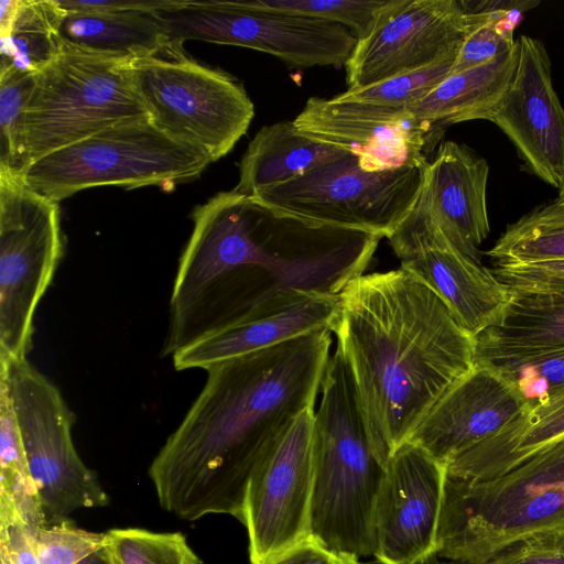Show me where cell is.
<instances>
[{"label": "cell", "mask_w": 564, "mask_h": 564, "mask_svg": "<svg viewBox=\"0 0 564 564\" xmlns=\"http://www.w3.org/2000/svg\"><path fill=\"white\" fill-rule=\"evenodd\" d=\"M105 546L117 564H202L181 532L111 529Z\"/></svg>", "instance_id": "836d02e7"}, {"label": "cell", "mask_w": 564, "mask_h": 564, "mask_svg": "<svg viewBox=\"0 0 564 564\" xmlns=\"http://www.w3.org/2000/svg\"><path fill=\"white\" fill-rule=\"evenodd\" d=\"M561 347L564 291L514 292L499 323L476 337V361Z\"/></svg>", "instance_id": "d4e9b609"}, {"label": "cell", "mask_w": 564, "mask_h": 564, "mask_svg": "<svg viewBox=\"0 0 564 564\" xmlns=\"http://www.w3.org/2000/svg\"><path fill=\"white\" fill-rule=\"evenodd\" d=\"M1 564H13L10 558L2 552H0Z\"/></svg>", "instance_id": "f6af8a7d"}, {"label": "cell", "mask_w": 564, "mask_h": 564, "mask_svg": "<svg viewBox=\"0 0 564 564\" xmlns=\"http://www.w3.org/2000/svg\"><path fill=\"white\" fill-rule=\"evenodd\" d=\"M519 45L496 58L451 73L422 100L408 107L420 121L445 126L470 120H489L513 78Z\"/></svg>", "instance_id": "603a6c76"}, {"label": "cell", "mask_w": 564, "mask_h": 564, "mask_svg": "<svg viewBox=\"0 0 564 564\" xmlns=\"http://www.w3.org/2000/svg\"><path fill=\"white\" fill-rule=\"evenodd\" d=\"M440 562H441V560L438 558V556L436 554H433V555L420 561L416 564H440Z\"/></svg>", "instance_id": "7bdbcfd3"}, {"label": "cell", "mask_w": 564, "mask_h": 564, "mask_svg": "<svg viewBox=\"0 0 564 564\" xmlns=\"http://www.w3.org/2000/svg\"><path fill=\"white\" fill-rule=\"evenodd\" d=\"M468 29L457 0H393L345 65L348 89H361L457 55Z\"/></svg>", "instance_id": "5bb4252c"}, {"label": "cell", "mask_w": 564, "mask_h": 564, "mask_svg": "<svg viewBox=\"0 0 564 564\" xmlns=\"http://www.w3.org/2000/svg\"><path fill=\"white\" fill-rule=\"evenodd\" d=\"M162 355L239 322L290 289L339 295L364 274L381 236L311 220L232 191L193 212Z\"/></svg>", "instance_id": "6da1fadb"}, {"label": "cell", "mask_w": 564, "mask_h": 564, "mask_svg": "<svg viewBox=\"0 0 564 564\" xmlns=\"http://www.w3.org/2000/svg\"><path fill=\"white\" fill-rule=\"evenodd\" d=\"M293 122L303 134L358 156L368 172L429 164L431 126L408 108L311 97Z\"/></svg>", "instance_id": "ac0fdd59"}, {"label": "cell", "mask_w": 564, "mask_h": 564, "mask_svg": "<svg viewBox=\"0 0 564 564\" xmlns=\"http://www.w3.org/2000/svg\"><path fill=\"white\" fill-rule=\"evenodd\" d=\"M66 11L57 0L0 1V73L36 74L57 54Z\"/></svg>", "instance_id": "484cf974"}, {"label": "cell", "mask_w": 564, "mask_h": 564, "mask_svg": "<svg viewBox=\"0 0 564 564\" xmlns=\"http://www.w3.org/2000/svg\"><path fill=\"white\" fill-rule=\"evenodd\" d=\"M0 380L12 400L45 524L68 520L78 509L107 506L96 473L75 448V416L58 388L28 359H0Z\"/></svg>", "instance_id": "9c48e42d"}, {"label": "cell", "mask_w": 564, "mask_h": 564, "mask_svg": "<svg viewBox=\"0 0 564 564\" xmlns=\"http://www.w3.org/2000/svg\"><path fill=\"white\" fill-rule=\"evenodd\" d=\"M241 6L338 23L366 39L393 0H247Z\"/></svg>", "instance_id": "1f68e13d"}, {"label": "cell", "mask_w": 564, "mask_h": 564, "mask_svg": "<svg viewBox=\"0 0 564 564\" xmlns=\"http://www.w3.org/2000/svg\"><path fill=\"white\" fill-rule=\"evenodd\" d=\"M457 55L361 89L346 90L333 97V99L337 101H357L384 107L408 108L422 100L451 75Z\"/></svg>", "instance_id": "e575fe53"}, {"label": "cell", "mask_w": 564, "mask_h": 564, "mask_svg": "<svg viewBox=\"0 0 564 564\" xmlns=\"http://www.w3.org/2000/svg\"><path fill=\"white\" fill-rule=\"evenodd\" d=\"M427 165L368 172L346 153L251 196L311 220L388 238L415 205Z\"/></svg>", "instance_id": "8fae6325"}, {"label": "cell", "mask_w": 564, "mask_h": 564, "mask_svg": "<svg viewBox=\"0 0 564 564\" xmlns=\"http://www.w3.org/2000/svg\"><path fill=\"white\" fill-rule=\"evenodd\" d=\"M78 564H117L106 546L93 553Z\"/></svg>", "instance_id": "b9f144b4"}, {"label": "cell", "mask_w": 564, "mask_h": 564, "mask_svg": "<svg viewBox=\"0 0 564 564\" xmlns=\"http://www.w3.org/2000/svg\"><path fill=\"white\" fill-rule=\"evenodd\" d=\"M527 408L509 380L476 362L433 405L409 441L446 467L453 457L501 431Z\"/></svg>", "instance_id": "d6986e66"}, {"label": "cell", "mask_w": 564, "mask_h": 564, "mask_svg": "<svg viewBox=\"0 0 564 564\" xmlns=\"http://www.w3.org/2000/svg\"><path fill=\"white\" fill-rule=\"evenodd\" d=\"M495 265L564 260V205H541L510 224L487 252Z\"/></svg>", "instance_id": "f1b7e54d"}, {"label": "cell", "mask_w": 564, "mask_h": 564, "mask_svg": "<svg viewBox=\"0 0 564 564\" xmlns=\"http://www.w3.org/2000/svg\"><path fill=\"white\" fill-rule=\"evenodd\" d=\"M105 543L106 533L77 528L69 520L44 524L35 534L39 564H78Z\"/></svg>", "instance_id": "d590c367"}, {"label": "cell", "mask_w": 564, "mask_h": 564, "mask_svg": "<svg viewBox=\"0 0 564 564\" xmlns=\"http://www.w3.org/2000/svg\"><path fill=\"white\" fill-rule=\"evenodd\" d=\"M260 564H359L357 557L336 552L315 538L307 539Z\"/></svg>", "instance_id": "f35d334b"}, {"label": "cell", "mask_w": 564, "mask_h": 564, "mask_svg": "<svg viewBox=\"0 0 564 564\" xmlns=\"http://www.w3.org/2000/svg\"><path fill=\"white\" fill-rule=\"evenodd\" d=\"M209 158L173 140L150 118L121 123L32 162L22 181L55 202L79 191L119 186L166 188L197 178Z\"/></svg>", "instance_id": "52a82bcc"}, {"label": "cell", "mask_w": 564, "mask_h": 564, "mask_svg": "<svg viewBox=\"0 0 564 564\" xmlns=\"http://www.w3.org/2000/svg\"><path fill=\"white\" fill-rule=\"evenodd\" d=\"M330 330L312 332L217 364L149 468L160 506L187 521L230 514L243 522L258 460L315 406L330 358Z\"/></svg>", "instance_id": "7a4b0ae2"}, {"label": "cell", "mask_w": 564, "mask_h": 564, "mask_svg": "<svg viewBox=\"0 0 564 564\" xmlns=\"http://www.w3.org/2000/svg\"><path fill=\"white\" fill-rule=\"evenodd\" d=\"M330 332L383 467L476 364V338L431 288L401 268L350 281Z\"/></svg>", "instance_id": "3957f363"}, {"label": "cell", "mask_w": 564, "mask_h": 564, "mask_svg": "<svg viewBox=\"0 0 564 564\" xmlns=\"http://www.w3.org/2000/svg\"><path fill=\"white\" fill-rule=\"evenodd\" d=\"M63 250L58 203L0 174V359H26Z\"/></svg>", "instance_id": "30bf717a"}, {"label": "cell", "mask_w": 564, "mask_h": 564, "mask_svg": "<svg viewBox=\"0 0 564 564\" xmlns=\"http://www.w3.org/2000/svg\"><path fill=\"white\" fill-rule=\"evenodd\" d=\"M66 12L101 13L150 11L158 12L178 6L182 0H57Z\"/></svg>", "instance_id": "60d3db41"}, {"label": "cell", "mask_w": 564, "mask_h": 564, "mask_svg": "<svg viewBox=\"0 0 564 564\" xmlns=\"http://www.w3.org/2000/svg\"><path fill=\"white\" fill-rule=\"evenodd\" d=\"M540 533L564 535V437L489 479L446 475L440 560L480 564L506 545Z\"/></svg>", "instance_id": "5b68a950"}, {"label": "cell", "mask_w": 564, "mask_h": 564, "mask_svg": "<svg viewBox=\"0 0 564 564\" xmlns=\"http://www.w3.org/2000/svg\"><path fill=\"white\" fill-rule=\"evenodd\" d=\"M65 41L104 54L134 59L165 53L175 45L156 12H66Z\"/></svg>", "instance_id": "4316f807"}, {"label": "cell", "mask_w": 564, "mask_h": 564, "mask_svg": "<svg viewBox=\"0 0 564 564\" xmlns=\"http://www.w3.org/2000/svg\"><path fill=\"white\" fill-rule=\"evenodd\" d=\"M564 437V389L528 408L495 435L459 453L446 464V475L485 480L503 474Z\"/></svg>", "instance_id": "7402d4cb"}, {"label": "cell", "mask_w": 564, "mask_h": 564, "mask_svg": "<svg viewBox=\"0 0 564 564\" xmlns=\"http://www.w3.org/2000/svg\"><path fill=\"white\" fill-rule=\"evenodd\" d=\"M476 362L495 368L517 388L528 405L538 404L564 389V347Z\"/></svg>", "instance_id": "d6a6232c"}, {"label": "cell", "mask_w": 564, "mask_h": 564, "mask_svg": "<svg viewBox=\"0 0 564 564\" xmlns=\"http://www.w3.org/2000/svg\"><path fill=\"white\" fill-rule=\"evenodd\" d=\"M492 272L518 293L564 291V260L500 264Z\"/></svg>", "instance_id": "8d00e7d4"}, {"label": "cell", "mask_w": 564, "mask_h": 564, "mask_svg": "<svg viewBox=\"0 0 564 564\" xmlns=\"http://www.w3.org/2000/svg\"><path fill=\"white\" fill-rule=\"evenodd\" d=\"M156 14L177 46L188 40L242 46L301 67L346 65L358 42L341 24L251 9L238 1L182 0Z\"/></svg>", "instance_id": "7c38bea8"}, {"label": "cell", "mask_w": 564, "mask_h": 564, "mask_svg": "<svg viewBox=\"0 0 564 564\" xmlns=\"http://www.w3.org/2000/svg\"><path fill=\"white\" fill-rule=\"evenodd\" d=\"M467 13L468 29L452 73L485 64L511 50L521 13L539 2L460 1Z\"/></svg>", "instance_id": "f546056e"}, {"label": "cell", "mask_w": 564, "mask_h": 564, "mask_svg": "<svg viewBox=\"0 0 564 564\" xmlns=\"http://www.w3.org/2000/svg\"><path fill=\"white\" fill-rule=\"evenodd\" d=\"M554 202L558 203V204H562L564 205V183L562 184V186L558 188V195L557 197L554 199Z\"/></svg>", "instance_id": "ee69618b"}, {"label": "cell", "mask_w": 564, "mask_h": 564, "mask_svg": "<svg viewBox=\"0 0 564 564\" xmlns=\"http://www.w3.org/2000/svg\"><path fill=\"white\" fill-rule=\"evenodd\" d=\"M34 76L0 73V174L22 177L30 165L26 109Z\"/></svg>", "instance_id": "4dcf8cb0"}, {"label": "cell", "mask_w": 564, "mask_h": 564, "mask_svg": "<svg viewBox=\"0 0 564 564\" xmlns=\"http://www.w3.org/2000/svg\"><path fill=\"white\" fill-rule=\"evenodd\" d=\"M346 151L300 132L293 121L262 127L239 163L235 192L251 196L259 189L289 182Z\"/></svg>", "instance_id": "cb8c5ba5"}, {"label": "cell", "mask_w": 564, "mask_h": 564, "mask_svg": "<svg viewBox=\"0 0 564 564\" xmlns=\"http://www.w3.org/2000/svg\"><path fill=\"white\" fill-rule=\"evenodd\" d=\"M0 517H15L35 533L45 524L9 390L0 380Z\"/></svg>", "instance_id": "83f0119b"}, {"label": "cell", "mask_w": 564, "mask_h": 564, "mask_svg": "<svg viewBox=\"0 0 564 564\" xmlns=\"http://www.w3.org/2000/svg\"><path fill=\"white\" fill-rule=\"evenodd\" d=\"M480 564H564V535L540 533L520 539Z\"/></svg>", "instance_id": "74e56055"}, {"label": "cell", "mask_w": 564, "mask_h": 564, "mask_svg": "<svg viewBox=\"0 0 564 564\" xmlns=\"http://www.w3.org/2000/svg\"><path fill=\"white\" fill-rule=\"evenodd\" d=\"M339 295L290 289L282 291L234 325L172 356L176 370L205 369L317 330H332Z\"/></svg>", "instance_id": "ffe728a7"}, {"label": "cell", "mask_w": 564, "mask_h": 564, "mask_svg": "<svg viewBox=\"0 0 564 564\" xmlns=\"http://www.w3.org/2000/svg\"><path fill=\"white\" fill-rule=\"evenodd\" d=\"M314 417L315 406L300 413L252 470L242 522L251 564H260L311 535Z\"/></svg>", "instance_id": "4fadbf2b"}, {"label": "cell", "mask_w": 564, "mask_h": 564, "mask_svg": "<svg viewBox=\"0 0 564 564\" xmlns=\"http://www.w3.org/2000/svg\"><path fill=\"white\" fill-rule=\"evenodd\" d=\"M388 241L401 269L431 288L473 337L499 323L513 290L412 210Z\"/></svg>", "instance_id": "9a60e30c"}, {"label": "cell", "mask_w": 564, "mask_h": 564, "mask_svg": "<svg viewBox=\"0 0 564 564\" xmlns=\"http://www.w3.org/2000/svg\"><path fill=\"white\" fill-rule=\"evenodd\" d=\"M315 411L311 535L357 558L373 554L372 514L384 467L364 423L348 367L330 356Z\"/></svg>", "instance_id": "277c9868"}, {"label": "cell", "mask_w": 564, "mask_h": 564, "mask_svg": "<svg viewBox=\"0 0 564 564\" xmlns=\"http://www.w3.org/2000/svg\"><path fill=\"white\" fill-rule=\"evenodd\" d=\"M489 166L465 144L443 142L425 170L412 212L433 224L462 252L479 260L478 247L490 227L487 212Z\"/></svg>", "instance_id": "44dd1931"}, {"label": "cell", "mask_w": 564, "mask_h": 564, "mask_svg": "<svg viewBox=\"0 0 564 564\" xmlns=\"http://www.w3.org/2000/svg\"><path fill=\"white\" fill-rule=\"evenodd\" d=\"M35 534L20 519L0 520V552L13 564H39Z\"/></svg>", "instance_id": "ab89813d"}, {"label": "cell", "mask_w": 564, "mask_h": 564, "mask_svg": "<svg viewBox=\"0 0 564 564\" xmlns=\"http://www.w3.org/2000/svg\"><path fill=\"white\" fill-rule=\"evenodd\" d=\"M129 72L151 122L212 162L234 149L254 116L236 78L194 61L183 47L131 59Z\"/></svg>", "instance_id": "ba28073f"}, {"label": "cell", "mask_w": 564, "mask_h": 564, "mask_svg": "<svg viewBox=\"0 0 564 564\" xmlns=\"http://www.w3.org/2000/svg\"><path fill=\"white\" fill-rule=\"evenodd\" d=\"M517 41L513 78L489 121L513 143L530 173L558 189L564 183V108L553 87L550 56L536 39L521 35Z\"/></svg>", "instance_id": "e0dca14e"}, {"label": "cell", "mask_w": 564, "mask_h": 564, "mask_svg": "<svg viewBox=\"0 0 564 564\" xmlns=\"http://www.w3.org/2000/svg\"><path fill=\"white\" fill-rule=\"evenodd\" d=\"M126 59L63 39L34 76L26 109L30 164L108 128L149 118Z\"/></svg>", "instance_id": "8992f818"}, {"label": "cell", "mask_w": 564, "mask_h": 564, "mask_svg": "<svg viewBox=\"0 0 564 564\" xmlns=\"http://www.w3.org/2000/svg\"><path fill=\"white\" fill-rule=\"evenodd\" d=\"M446 467L410 441L389 458L372 514L373 554L382 564H416L436 554Z\"/></svg>", "instance_id": "2e32d148"}, {"label": "cell", "mask_w": 564, "mask_h": 564, "mask_svg": "<svg viewBox=\"0 0 564 564\" xmlns=\"http://www.w3.org/2000/svg\"><path fill=\"white\" fill-rule=\"evenodd\" d=\"M440 564H463V563H456V562H449V561L441 560Z\"/></svg>", "instance_id": "bcb514c9"}]
</instances>
